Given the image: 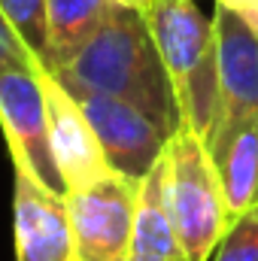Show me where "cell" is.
I'll return each mask as SVG.
<instances>
[{
  "label": "cell",
  "mask_w": 258,
  "mask_h": 261,
  "mask_svg": "<svg viewBox=\"0 0 258 261\" xmlns=\"http://www.w3.org/2000/svg\"><path fill=\"white\" fill-rule=\"evenodd\" d=\"M55 76L70 91H97L128 100L170 137L179 128L170 76L164 70L149 21L137 6L116 3L104 28L70 64L55 70Z\"/></svg>",
  "instance_id": "1"
},
{
  "label": "cell",
  "mask_w": 258,
  "mask_h": 261,
  "mask_svg": "<svg viewBox=\"0 0 258 261\" xmlns=\"http://www.w3.org/2000/svg\"><path fill=\"white\" fill-rule=\"evenodd\" d=\"M143 15L170 76L179 125L192 128L203 140L219 103L213 18H207L194 0H149Z\"/></svg>",
  "instance_id": "2"
},
{
  "label": "cell",
  "mask_w": 258,
  "mask_h": 261,
  "mask_svg": "<svg viewBox=\"0 0 258 261\" xmlns=\"http://www.w3.org/2000/svg\"><path fill=\"white\" fill-rule=\"evenodd\" d=\"M164 161L183 255L186 261H210L231 228V216L207 143L192 128L179 125L164 146Z\"/></svg>",
  "instance_id": "3"
},
{
  "label": "cell",
  "mask_w": 258,
  "mask_h": 261,
  "mask_svg": "<svg viewBox=\"0 0 258 261\" xmlns=\"http://www.w3.org/2000/svg\"><path fill=\"white\" fill-rule=\"evenodd\" d=\"M67 210L79 261H131L137 179L110 173L88 189L70 192Z\"/></svg>",
  "instance_id": "4"
},
{
  "label": "cell",
  "mask_w": 258,
  "mask_h": 261,
  "mask_svg": "<svg viewBox=\"0 0 258 261\" xmlns=\"http://www.w3.org/2000/svg\"><path fill=\"white\" fill-rule=\"evenodd\" d=\"M216 31V70H219V103L216 119L203 143L258 119V37L255 31L225 6L213 12Z\"/></svg>",
  "instance_id": "5"
},
{
  "label": "cell",
  "mask_w": 258,
  "mask_h": 261,
  "mask_svg": "<svg viewBox=\"0 0 258 261\" xmlns=\"http://www.w3.org/2000/svg\"><path fill=\"white\" fill-rule=\"evenodd\" d=\"M12 240L15 261H79L67 195L18 161H12Z\"/></svg>",
  "instance_id": "6"
},
{
  "label": "cell",
  "mask_w": 258,
  "mask_h": 261,
  "mask_svg": "<svg viewBox=\"0 0 258 261\" xmlns=\"http://www.w3.org/2000/svg\"><path fill=\"white\" fill-rule=\"evenodd\" d=\"M0 130L6 137L12 161L24 164L49 189L67 195L55 158H52L46 97H43L37 67L0 73Z\"/></svg>",
  "instance_id": "7"
},
{
  "label": "cell",
  "mask_w": 258,
  "mask_h": 261,
  "mask_svg": "<svg viewBox=\"0 0 258 261\" xmlns=\"http://www.w3.org/2000/svg\"><path fill=\"white\" fill-rule=\"evenodd\" d=\"M37 76H40L43 97H46L52 158L61 173L64 192L70 195V192L88 189L91 182L116 173L97 143V134L91 128L82 103L76 100V94L43 64H37Z\"/></svg>",
  "instance_id": "8"
},
{
  "label": "cell",
  "mask_w": 258,
  "mask_h": 261,
  "mask_svg": "<svg viewBox=\"0 0 258 261\" xmlns=\"http://www.w3.org/2000/svg\"><path fill=\"white\" fill-rule=\"evenodd\" d=\"M82 103L91 128L97 134V143L110 161V167L128 179H140L152 170V164L161 158L170 134L152 122L143 110L131 107L128 100H119L113 94L97 91H73Z\"/></svg>",
  "instance_id": "9"
},
{
  "label": "cell",
  "mask_w": 258,
  "mask_h": 261,
  "mask_svg": "<svg viewBox=\"0 0 258 261\" xmlns=\"http://www.w3.org/2000/svg\"><path fill=\"white\" fill-rule=\"evenodd\" d=\"M131 261H186L167 189V161L164 152L146 176L137 179V210H134V240Z\"/></svg>",
  "instance_id": "10"
},
{
  "label": "cell",
  "mask_w": 258,
  "mask_h": 261,
  "mask_svg": "<svg viewBox=\"0 0 258 261\" xmlns=\"http://www.w3.org/2000/svg\"><path fill=\"white\" fill-rule=\"evenodd\" d=\"M231 222L258 203V119L207 143Z\"/></svg>",
  "instance_id": "11"
},
{
  "label": "cell",
  "mask_w": 258,
  "mask_h": 261,
  "mask_svg": "<svg viewBox=\"0 0 258 261\" xmlns=\"http://www.w3.org/2000/svg\"><path fill=\"white\" fill-rule=\"evenodd\" d=\"M116 0H46V70L67 67L104 28Z\"/></svg>",
  "instance_id": "12"
},
{
  "label": "cell",
  "mask_w": 258,
  "mask_h": 261,
  "mask_svg": "<svg viewBox=\"0 0 258 261\" xmlns=\"http://www.w3.org/2000/svg\"><path fill=\"white\" fill-rule=\"evenodd\" d=\"M3 15L24 40L31 55L43 64L46 55V0H0Z\"/></svg>",
  "instance_id": "13"
},
{
  "label": "cell",
  "mask_w": 258,
  "mask_h": 261,
  "mask_svg": "<svg viewBox=\"0 0 258 261\" xmlns=\"http://www.w3.org/2000/svg\"><path fill=\"white\" fill-rule=\"evenodd\" d=\"M213 261H258V203L231 222Z\"/></svg>",
  "instance_id": "14"
},
{
  "label": "cell",
  "mask_w": 258,
  "mask_h": 261,
  "mask_svg": "<svg viewBox=\"0 0 258 261\" xmlns=\"http://www.w3.org/2000/svg\"><path fill=\"white\" fill-rule=\"evenodd\" d=\"M40 61L31 55V49L24 46V40L15 34V28L9 24V18L0 9V73L3 70H21V67H37Z\"/></svg>",
  "instance_id": "15"
},
{
  "label": "cell",
  "mask_w": 258,
  "mask_h": 261,
  "mask_svg": "<svg viewBox=\"0 0 258 261\" xmlns=\"http://www.w3.org/2000/svg\"><path fill=\"white\" fill-rule=\"evenodd\" d=\"M216 6H225V9H231L234 15H240L243 21H249L258 9V0H216Z\"/></svg>",
  "instance_id": "16"
},
{
  "label": "cell",
  "mask_w": 258,
  "mask_h": 261,
  "mask_svg": "<svg viewBox=\"0 0 258 261\" xmlns=\"http://www.w3.org/2000/svg\"><path fill=\"white\" fill-rule=\"evenodd\" d=\"M116 3H122V6H137V9H143L149 0H116Z\"/></svg>",
  "instance_id": "17"
},
{
  "label": "cell",
  "mask_w": 258,
  "mask_h": 261,
  "mask_svg": "<svg viewBox=\"0 0 258 261\" xmlns=\"http://www.w3.org/2000/svg\"><path fill=\"white\" fill-rule=\"evenodd\" d=\"M246 24H249V28H252V31H255V37H258V9H255V15H252V18H249V21H246Z\"/></svg>",
  "instance_id": "18"
}]
</instances>
